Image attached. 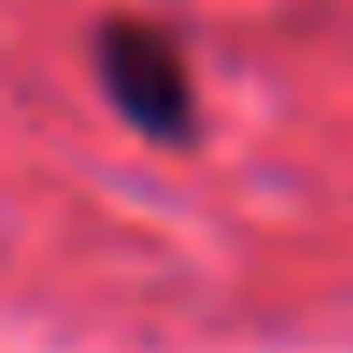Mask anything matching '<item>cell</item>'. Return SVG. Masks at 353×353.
Here are the masks:
<instances>
[{
  "label": "cell",
  "instance_id": "1",
  "mask_svg": "<svg viewBox=\"0 0 353 353\" xmlns=\"http://www.w3.org/2000/svg\"><path fill=\"white\" fill-rule=\"evenodd\" d=\"M94 79H101L108 108L144 137V144H195L202 130V101H195V72H188L181 43L159 37L152 22H101L94 29Z\"/></svg>",
  "mask_w": 353,
  "mask_h": 353
}]
</instances>
